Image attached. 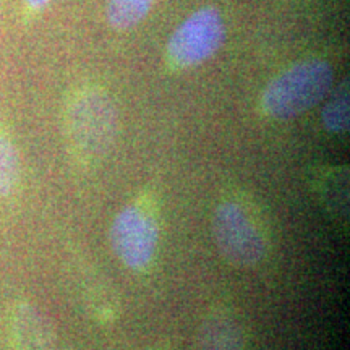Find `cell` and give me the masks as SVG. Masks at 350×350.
I'll list each match as a JSON object with an SVG mask.
<instances>
[{
	"label": "cell",
	"instance_id": "3957f363",
	"mask_svg": "<svg viewBox=\"0 0 350 350\" xmlns=\"http://www.w3.org/2000/svg\"><path fill=\"white\" fill-rule=\"evenodd\" d=\"M213 237L219 253L235 268H253L268 250L265 229L237 200H224L213 214Z\"/></svg>",
	"mask_w": 350,
	"mask_h": 350
},
{
	"label": "cell",
	"instance_id": "8992f818",
	"mask_svg": "<svg viewBox=\"0 0 350 350\" xmlns=\"http://www.w3.org/2000/svg\"><path fill=\"white\" fill-rule=\"evenodd\" d=\"M8 331L15 350H60L59 334L51 319L29 301L13 306Z\"/></svg>",
	"mask_w": 350,
	"mask_h": 350
},
{
	"label": "cell",
	"instance_id": "30bf717a",
	"mask_svg": "<svg viewBox=\"0 0 350 350\" xmlns=\"http://www.w3.org/2000/svg\"><path fill=\"white\" fill-rule=\"evenodd\" d=\"M323 126L329 133L339 135L349 130L350 124V104L347 86L339 88L329 99L326 100L325 107L321 111Z\"/></svg>",
	"mask_w": 350,
	"mask_h": 350
},
{
	"label": "cell",
	"instance_id": "5b68a950",
	"mask_svg": "<svg viewBox=\"0 0 350 350\" xmlns=\"http://www.w3.org/2000/svg\"><path fill=\"white\" fill-rule=\"evenodd\" d=\"M159 245V226L154 214L131 203L117 213L111 226V247L120 262L143 273L154 261Z\"/></svg>",
	"mask_w": 350,
	"mask_h": 350
},
{
	"label": "cell",
	"instance_id": "277c9868",
	"mask_svg": "<svg viewBox=\"0 0 350 350\" xmlns=\"http://www.w3.org/2000/svg\"><path fill=\"white\" fill-rule=\"evenodd\" d=\"M226 41V23L216 7H203L175 28L167 42V60L175 68L206 62Z\"/></svg>",
	"mask_w": 350,
	"mask_h": 350
},
{
	"label": "cell",
	"instance_id": "7a4b0ae2",
	"mask_svg": "<svg viewBox=\"0 0 350 350\" xmlns=\"http://www.w3.org/2000/svg\"><path fill=\"white\" fill-rule=\"evenodd\" d=\"M65 122L70 144L85 159L106 154L119 130V117L112 99L96 88H86L73 96Z\"/></svg>",
	"mask_w": 350,
	"mask_h": 350
},
{
	"label": "cell",
	"instance_id": "7c38bea8",
	"mask_svg": "<svg viewBox=\"0 0 350 350\" xmlns=\"http://www.w3.org/2000/svg\"><path fill=\"white\" fill-rule=\"evenodd\" d=\"M51 0H25V5L29 12H41L42 8L49 5Z\"/></svg>",
	"mask_w": 350,
	"mask_h": 350
},
{
	"label": "cell",
	"instance_id": "6da1fadb",
	"mask_svg": "<svg viewBox=\"0 0 350 350\" xmlns=\"http://www.w3.org/2000/svg\"><path fill=\"white\" fill-rule=\"evenodd\" d=\"M334 70L323 59L300 60L269 81L261 96L271 119L288 120L308 112L331 93Z\"/></svg>",
	"mask_w": 350,
	"mask_h": 350
},
{
	"label": "cell",
	"instance_id": "8fae6325",
	"mask_svg": "<svg viewBox=\"0 0 350 350\" xmlns=\"http://www.w3.org/2000/svg\"><path fill=\"white\" fill-rule=\"evenodd\" d=\"M323 200L332 211L344 214L347 211V172L345 170H329L326 178L321 180Z\"/></svg>",
	"mask_w": 350,
	"mask_h": 350
},
{
	"label": "cell",
	"instance_id": "9c48e42d",
	"mask_svg": "<svg viewBox=\"0 0 350 350\" xmlns=\"http://www.w3.org/2000/svg\"><path fill=\"white\" fill-rule=\"evenodd\" d=\"M20 182V156L15 144L0 131V198H7Z\"/></svg>",
	"mask_w": 350,
	"mask_h": 350
},
{
	"label": "cell",
	"instance_id": "ba28073f",
	"mask_svg": "<svg viewBox=\"0 0 350 350\" xmlns=\"http://www.w3.org/2000/svg\"><path fill=\"white\" fill-rule=\"evenodd\" d=\"M154 0H107V23L117 31L135 28L146 18Z\"/></svg>",
	"mask_w": 350,
	"mask_h": 350
},
{
	"label": "cell",
	"instance_id": "52a82bcc",
	"mask_svg": "<svg viewBox=\"0 0 350 350\" xmlns=\"http://www.w3.org/2000/svg\"><path fill=\"white\" fill-rule=\"evenodd\" d=\"M243 331L237 318L227 310H214L200 329L201 350H243Z\"/></svg>",
	"mask_w": 350,
	"mask_h": 350
}]
</instances>
